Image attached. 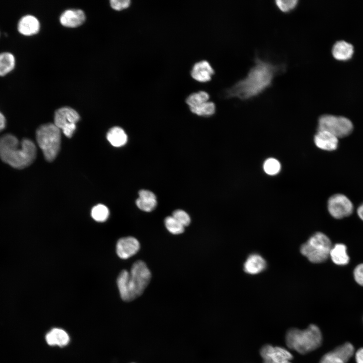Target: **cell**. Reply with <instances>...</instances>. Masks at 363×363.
I'll use <instances>...</instances> for the list:
<instances>
[{"mask_svg": "<svg viewBox=\"0 0 363 363\" xmlns=\"http://www.w3.org/2000/svg\"><path fill=\"white\" fill-rule=\"evenodd\" d=\"M254 63L245 78L225 90L226 97L246 100L256 96L269 88L275 76L286 68L285 64H274L258 55L255 56Z\"/></svg>", "mask_w": 363, "mask_h": 363, "instance_id": "cell-1", "label": "cell"}, {"mask_svg": "<svg viewBox=\"0 0 363 363\" xmlns=\"http://www.w3.org/2000/svg\"><path fill=\"white\" fill-rule=\"evenodd\" d=\"M36 153L35 144L29 139L20 141L10 133L0 137V158L14 168L21 169L29 166L35 160Z\"/></svg>", "mask_w": 363, "mask_h": 363, "instance_id": "cell-2", "label": "cell"}, {"mask_svg": "<svg viewBox=\"0 0 363 363\" xmlns=\"http://www.w3.org/2000/svg\"><path fill=\"white\" fill-rule=\"evenodd\" d=\"M151 278L150 271L141 260L133 264L130 272L122 270L117 278V285L122 299L130 301L141 295Z\"/></svg>", "mask_w": 363, "mask_h": 363, "instance_id": "cell-3", "label": "cell"}, {"mask_svg": "<svg viewBox=\"0 0 363 363\" xmlns=\"http://www.w3.org/2000/svg\"><path fill=\"white\" fill-rule=\"evenodd\" d=\"M321 331L315 324H310L306 329H289L285 335L288 347L301 354H305L319 348L322 343Z\"/></svg>", "mask_w": 363, "mask_h": 363, "instance_id": "cell-4", "label": "cell"}, {"mask_svg": "<svg viewBox=\"0 0 363 363\" xmlns=\"http://www.w3.org/2000/svg\"><path fill=\"white\" fill-rule=\"evenodd\" d=\"M36 139L45 159L47 161H52L60 149V130L54 124L42 125L36 130Z\"/></svg>", "mask_w": 363, "mask_h": 363, "instance_id": "cell-5", "label": "cell"}, {"mask_svg": "<svg viewBox=\"0 0 363 363\" xmlns=\"http://www.w3.org/2000/svg\"><path fill=\"white\" fill-rule=\"evenodd\" d=\"M332 248L329 238L322 232L312 235L300 248V252L311 262L320 263L330 257Z\"/></svg>", "mask_w": 363, "mask_h": 363, "instance_id": "cell-6", "label": "cell"}, {"mask_svg": "<svg viewBox=\"0 0 363 363\" xmlns=\"http://www.w3.org/2000/svg\"><path fill=\"white\" fill-rule=\"evenodd\" d=\"M353 129L351 120L344 116L324 114L319 118L318 131L328 132L338 138L348 136Z\"/></svg>", "mask_w": 363, "mask_h": 363, "instance_id": "cell-7", "label": "cell"}, {"mask_svg": "<svg viewBox=\"0 0 363 363\" xmlns=\"http://www.w3.org/2000/svg\"><path fill=\"white\" fill-rule=\"evenodd\" d=\"M80 119L78 112L69 107L57 109L54 114V124L68 138L72 137L76 129V124Z\"/></svg>", "mask_w": 363, "mask_h": 363, "instance_id": "cell-8", "label": "cell"}, {"mask_svg": "<svg viewBox=\"0 0 363 363\" xmlns=\"http://www.w3.org/2000/svg\"><path fill=\"white\" fill-rule=\"evenodd\" d=\"M328 209L335 218L341 219L350 215L353 210L351 201L341 194H334L328 201Z\"/></svg>", "mask_w": 363, "mask_h": 363, "instance_id": "cell-9", "label": "cell"}, {"mask_svg": "<svg viewBox=\"0 0 363 363\" xmlns=\"http://www.w3.org/2000/svg\"><path fill=\"white\" fill-rule=\"evenodd\" d=\"M260 354L263 363H287L293 358L292 354L285 348L271 344L263 345Z\"/></svg>", "mask_w": 363, "mask_h": 363, "instance_id": "cell-10", "label": "cell"}, {"mask_svg": "<svg viewBox=\"0 0 363 363\" xmlns=\"http://www.w3.org/2000/svg\"><path fill=\"white\" fill-rule=\"evenodd\" d=\"M140 245L135 237L128 236L119 239L116 243V252L121 259H127L135 255L139 250Z\"/></svg>", "mask_w": 363, "mask_h": 363, "instance_id": "cell-11", "label": "cell"}, {"mask_svg": "<svg viewBox=\"0 0 363 363\" xmlns=\"http://www.w3.org/2000/svg\"><path fill=\"white\" fill-rule=\"evenodd\" d=\"M215 71L210 63L201 60L195 63L190 71L191 77L200 83H206L211 80Z\"/></svg>", "mask_w": 363, "mask_h": 363, "instance_id": "cell-12", "label": "cell"}, {"mask_svg": "<svg viewBox=\"0 0 363 363\" xmlns=\"http://www.w3.org/2000/svg\"><path fill=\"white\" fill-rule=\"evenodd\" d=\"M40 23L38 19L32 15L22 16L17 24V29L20 33L25 36H31L37 33L40 29Z\"/></svg>", "mask_w": 363, "mask_h": 363, "instance_id": "cell-13", "label": "cell"}, {"mask_svg": "<svg viewBox=\"0 0 363 363\" xmlns=\"http://www.w3.org/2000/svg\"><path fill=\"white\" fill-rule=\"evenodd\" d=\"M314 143L319 148L331 151L337 149L338 138L328 132L318 131L314 137Z\"/></svg>", "mask_w": 363, "mask_h": 363, "instance_id": "cell-14", "label": "cell"}, {"mask_svg": "<svg viewBox=\"0 0 363 363\" xmlns=\"http://www.w3.org/2000/svg\"><path fill=\"white\" fill-rule=\"evenodd\" d=\"M85 20V15L81 10H68L60 17V22L67 27L74 28L82 25Z\"/></svg>", "mask_w": 363, "mask_h": 363, "instance_id": "cell-15", "label": "cell"}, {"mask_svg": "<svg viewBox=\"0 0 363 363\" xmlns=\"http://www.w3.org/2000/svg\"><path fill=\"white\" fill-rule=\"evenodd\" d=\"M138 194L139 197L136 201V204L140 210L149 212L155 209L157 205V198L152 192L141 190Z\"/></svg>", "mask_w": 363, "mask_h": 363, "instance_id": "cell-16", "label": "cell"}, {"mask_svg": "<svg viewBox=\"0 0 363 363\" xmlns=\"http://www.w3.org/2000/svg\"><path fill=\"white\" fill-rule=\"evenodd\" d=\"M47 343L50 346L57 345L59 347L66 346L70 341V337L63 329L54 328L45 335Z\"/></svg>", "mask_w": 363, "mask_h": 363, "instance_id": "cell-17", "label": "cell"}, {"mask_svg": "<svg viewBox=\"0 0 363 363\" xmlns=\"http://www.w3.org/2000/svg\"><path fill=\"white\" fill-rule=\"evenodd\" d=\"M266 267L265 260L258 254L249 256L244 264V271L250 274H256L263 271Z\"/></svg>", "mask_w": 363, "mask_h": 363, "instance_id": "cell-18", "label": "cell"}, {"mask_svg": "<svg viewBox=\"0 0 363 363\" xmlns=\"http://www.w3.org/2000/svg\"><path fill=\"white\" fill-rule=\"evenodd\" d=\"M353 52V45L344 40L336 41L332 48L333 56L339 60H346L350 58Z\"/></svg>", "mask_w": 363, "mask_h": 363, "instance_id": "cell-19", "label": "cell"}, {"mask_svg": "<svg viewBox=\"0 0 363 363\" xmlns=\"http://www.w3.org/2000/svg\"><path fill=\"white\" fill-rule=\"evenodd\" d=\"M330 257L333 263L338 265H346L349 262L346 246L343 244H337L332 247Z\"/></svg>", "mask_w": 363, "mask_h": 363, "instance_id": "cell-20", "label": "cell"}, {"mask_svg": "<svg viewBox=\"0 0 363 363\" xmlns=\"http://www.w3.org/2000/svg\"><path fill=\"white\" fill-rule=\"evenodd\" d=\"M106 138L113 146L116 147L125 145L128 141L126 133L123 129L118 127L111 128L107 133Z\"/></svg>", "mask_w": 363, "mask_h": 363, "instance_id": "cell-21", "label": "cell"}, {"mask_svg": "<svg viewBox=\"0 0 363 363\" xmlns=\"http://www.w3.org/2000/svg\"><path fill=\"white\" fill-rule=\"evenodd\" d=\"M16 64L14 55L8 51L0 53V76H4L12 71Z\"/></svg>", "mask_w": 363, "mask_h": 363, "instance_id": "cell-22", "label": "cell"}, {"mask_svg": "<svg viewBox=\"0 0 363 363\" xmlns=\"http://www.w3.org/2000/svg\"><path fill=\"white\" fill-rule=\"evenodd\" d=\"M189 109L193 113L198 116L209 117L215 113L216 106L213 102L208 101Z\"/></svg>", "mask_w": 363, "mask_h": 363, "instance_id": "cell-23", "label": "cell"}, {"mask_svg": "<svg viewBox=\"0 0 363 363\" xmlns=\"http://www.w3.org/2000/svg\"><path fill=\"white\" fill-rule=\"evenodd\" d=\"M210 95L205 91H199L192 93L186 99V103L189 107L199 105L209 101Z\"/></svg>", "mask_w": 363, "mask_h": 363, "instance_id": "cell-24", "label": "cell"}, {"mask_svg": "<svg viewBox=\"0 0 363 363\" xmlns=\"http://www.w3.org/2000/svg\"><path fill=\"white\" fill-rule=\"evenodd\" d=\"M91 215L96 221L102 222L105 221L108 218L109 211L106 206L100 204L92 208Z\"/></svg>", "mask_w": 363, "mask_h": 363, "instance_id": "cell-25", "label": "cell"}, {"mask_svg": "<svg viewBox=\"0 0 363 363\" xmlns=\"http://www.w3.org/2000/svg\"><path fill=\"white\" fill-rule=\"evenodd\" d=\"M164 224L167 229L172 234H179L185 231V227L172 216H167L165 218Z\"/></svg>", "mask_w": 363, "mask_h": 363, "instance_id": "cell-26", "label": "cell"}, {"mask_svg": "<svg viewBox=\"0 0 363 363\" xmlns=\"http://www.w3.org/2000/svg\"><path fill=\"white\" fill-rule=\"evenodd\" d=\"M263 169L266 173L274 175L279 173L281 169L280 162L276 159L269 158L263 164Z\"/></svg>", "mask_w": 363, "mask_h": 363, "instance_id": "cell-27", "label": "cell"}, {"mask_svg": "<svg viewBox=\"0 0 363 363\" xmlns=\"http://www.w3.org/2000/svg\"><path fill=\"white\" fill-rule=\"evenodd\" d=\"M298 0H276L277 7L282 12L288 13L293 10L298 5Z\"/></svg>", "mask_w": 363, "mask_h": 363, "instance_id": "cell-28", "label": "cell"}, {"mask_svg": "<svg viewBox=\"0 0 363 363\" xmlns=\"http://www.w3.org/2000/svg\"><path fill=\"white\" fill-rule=\"evenodd\" d=\"M172 216L184 227L188 226L191 222V218L184 210L177 209L172 212Z\"/></svg>", "mask_w": 363, "mask_h": 363, "instance_id": "cell-29", "label": "cell"}, {"mask_svg": "<svg viewBox=\"0 0 363 363\" xmlns=\"http://www.w3.org/2000/svg\"><path fill=\"white\" fill-rule=\"evenodd\" d=\"M319 363H345L340 355L333 350L324 354Z\"/></svg>", "mask_w": 363, "mask_h": 363, "instance_id": "cell-30", "label": "cell"}, {"mask_svg": "<svg viewBox=\"0 0 363 363\" xmlns=\"http://www.w3.org/2000/svg\"><path fill=\"white\" fill-rule=\"evenodd\" d=\"M112 9L120 11L128 8L131 4L130 0H111L110 2Z\"/></svg>", "mask_w": 363, "mask_h": 363, "instance_id": "cell-31", "label": "cell"}, {"mask_svg": "<svg viewBox=\"0 0 363 363\" xmlns=\"http://www.w3.org/2000/svg\"><path fill=\"white\" fill-rule=\"evenodd\" d=\"M353 276L356 283L363 286V263L356 266L353 271Z\"/></svg>", "mask_w": 363, "mask_h": 363, "instance_id": "cell-32", "label": "cell"}, {"mask_svg": "<svg viewBox=\"0 0 363 363\" xmlns=\"http://www.w3.org/2000/svg\"><path fill=\"white\" fill-rule=\"evenodd\" d=\"M356 363H363V347L359 348L355 353Z\"/></svg>", "mask_w": 363, "mask_h": 363, "instance_id": "cell-33", "label": "cell"}, {"mask_svg": "<svg viewBox=\"0 0 363 363\" xmlns=\"http://www.w3.org/2000/svg\"><path fill=\"white\" fill-rule=\"evenodd\" d=\"M6 126V119L5 115L0 111V132L4 130Z\"/></svg>", "mask_w": 363, "mask_h": 363, "instance_id": "cell-34", "label": "cell"}, {"mask_svg": "<svg viewBox=\"0 0 363 363\" xmlns=\"http://www.w3.org/2000/svg\"><path fill=\"white\" fill-rule=\"evenodd\" d=\"M357 213L359 217L363 221V203L358 207Z\"/></svg>", "mask_w": 363, "mask_h": 363, "instance_id": "cell-35", "label": "cell"}, {"mask_svg": "<svg viewBox=\"0 0 363 363\" xmlns=\"http://www.w3.org/2000/svg\"><path fill=\"white\" fill-rule=\"evenodd\" d=\"M287 363H291V362L290 361H289V362H287Z\"/></svg>", "mask_w": 363, "mask_h": 363, "instance_id": "cell-36", "label": "cell"}, {"mask_svg": "<svg viewBox=\"0 0 363 363\" xmlns=\"http://www.w3.org/2000/svg\"><path fill=\"white\" fill-rule=\"evenodd\" d=\"M132 363H135V362H132Z\"/></svg>", "mask_w": 363, "mask_h": 363, "instance_id": "cell-37", "label": "cell"}]
</instances>
